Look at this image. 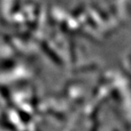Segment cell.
Masks as SVG:
<instances>
[]
</instances>
